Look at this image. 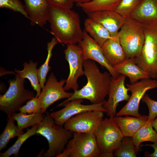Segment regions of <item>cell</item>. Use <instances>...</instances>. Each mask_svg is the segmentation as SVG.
<instances>
[{"label": "cell", "instance_id": "52a82bcc", "mask_svg": "<svg viewBox=\"0 0 157 157\" xmlns=\"http://www.w3.org/2000/svg\"><path fill=\"white\" fill-rule=\"evenodd\" d=\"M94 133L101 157H113L114 151L124 137L114 117L103 119Z\"/></svg>", "mask_w": 157, "mask_h": 157}, {"label": "cell", "instance_id": "83f0119b", "mask_svg": "<svg viewBox=\"0 0 157 157\" xmlns=\"http://www.w3.org/2000/svg\"><path fill=\"white\" fill-rule=\"evenodd\" d=\"M39 124L33 126L31 129H27L25 133L18 137L15 143L7 150L0 154V157H9L14 154L17 156L19 149L23 143L29 138L36 134V130Z\"/></svg>", "mask_w": 157, "mask_h": 157}, {"label": "cell", "instance_id": "74e56055", "mask_svg": "<svg viewBox=\"0 0 157 157\" xmlns=\"http://www.w3.org/2000/svg\"><path fill=\"white\" fill-rule=\"evenodd\" d=\"M74 3H83L88 2L93 0H74Z\"/></svg>", "mask_w": 157, "mask_h": 157}, {"label": "cell", "instance_id": "ba28073f", "mask_svg": "<svg viewBox=\"0 0 157 157\" xmlns=\"http://www.w3.org/2000/svg\"><path fill=\"white\" fill-rule=\"evenodd\" d=\"M57 157H101L94 133H73V137Z\"/></svg>", "mask_w": 157, "mask_h": 157}, {"label": "cell", "instance_id": "8992f818", "mask_svg": "<svg viewBox=\"0 0 157 157\" xmlns=\"http://www.w3.org/2000/svg\"><path fill=\"white\" fill-rule=\"evenodd\" d=\"M117 35L126 58H135L140 54L145 40L142 24L126 18Z\"/></svg>", "mask_w": 157, "mask_h": 157}, {"label": "cell", "instance_id": "e575fe53", "mask_svg": "<svg viewBox=\"0 0 157 157\" xmlns=\"http://www.w3.org/2000/svg\"><path fill=\"white\" fill-rule=\"evenodd\" d=\"M49 3L72 9L74 3V0H47Z\"/></svg>", "mask_w": 157, "mask_h": 157}, {"label": "cell", "instance_id": "d6986e66", "mask_svg": "<svg viewBox=\"0 0 157 157\" xmlns=\"http://www.w3.org/2000/svg\"><path fill=\"white\" fill-rule=\"evenodd\" d=\"M101 48L107 60L113 67L126 58L118 35L107 40Z\"/></svg>", "mask_w": 157, "mask_h": 157}, {"label": "cell", "instance_id": "8d00e7d4", "mask_svg": "<svg viewBox=\"0 0 157 157\" xmlns=\"http://www.w3.org/2000/svg\"><path fill=\"white\" fill-rule=\"evenodd\" d=\"M151 123L153 128L157 133V117L153 120Z\"/></svg>", "mask_w": 157, "mask_h": 157}, {"label": "cell", "instance_id": "8fae6325", "mask_svg": "<svg viewBox=\"0 0 157 157\" xmlns=\"http://www.w3.org/2000/svg\"><path fill=\"white\" fill-rule=\"evenodd\" d=\"M104 112L92 110L79 113L67 120L63 126L73 133H94L103 119Z\"/></svg>", "mask_w": 157, "mask_h": 157}, {"label": "cell", "instance_id": "30bf717a", "mask_svg": "<svg viewBox=\"0 0 157 157\" xmlns=\"http://www.w3.org/2000/svg\"><path fill=\"white\" fill-rule=\"evenodd\" d=\"M64 52L69 67V73L64 89L66 91L71 89L77 90L78 79L84 75L83 49L79 44H68Z\"/></svg>", "mask_w": 157, "mask_h": 157}, {"label": "cell", "instance_id": "44dd1931", "mask_svg": "<svg viewBox=\"0 0 157 157\" xmlns=\"http://www.w3.org/2000/svg\"><path fill=\"white\" fill-rule=\"evenodd\" d=\"M113 67L120 74L128 77L130 84L134 83L140 80L150 78L148 74L135 63L134 58H126Z\"/></svg>", "mask_w": 157, "mask_h": 157}, {"label": "cell", "instance_id": "7a4b0ae2", "mask_svg": "<svg viewBox=\"0 0 157 157\" xmlns=\"http://www.w3.org/2000/svg\"><path fill=\"white\" fill-rule=\"evenodd\" d=\"M84 75L87 82L81 89L74 91L72 95L57 107L63 106L67 103L76 99H86L92 104L104 103L108 94L111 76L108 72H101L96 63L88 60L83 63Z\"/></svg>", "mask_w": 157, "mask_h": 157}, {"label": "cell", "instance_id": "d6a6232c", "mask_svg": "<svg viewBox=\"0 0 157 157\" xmlns=\"http://www.w3.org/2000/svg\"><path fill=\"white\" fill-rule=\"evenodd\" d=\"M41 103L38 97H35L27 101L26 104L19 110L20 112L25 114L41 113Z\"/></svg>", "mask_w": 157, "mask_h": 157}, {"label": "cell", "instance_id": "5b68a950", "mask_svg": "<svg viewBox=\"0 0 157 157\" xmlns=\"http://www.w3.org/2000/svg\"><path fill=\"white\" fill-rule=\"evenodd\" d=\"M8 82L9 87L3 94L0 95V110L4 112L8 118L19 111L26 102L35 97L33 91L26 89L24 87L25 79L18 74Z\"/></svg>", "mask_w": 157, "mask_h": 157}, {"label": "cell", "instance_id": "4316f807", "mask_svg": "<svg viewBox=\"0 0 157 157\" xmlns=\"http://www.w3.org/2000/svg\"><path fill=\"white\" fill-rule=\"evenodd\" d=\"M8 118L6 126L0 135V150L5 148L10 140L13 138L18 137L24 133L15 124V121L10 117Z\"/></svg>", "mask_w": 157, "mask_h": 157}, {"label": "cell", "instance_id": "ffe728a7", "mask_svg": "<svg viewBox=\"0 0 157 157\" xmlns=\"http://www.w3.org/2000/svg\"><path fill=\"white\" fill-rule=\"evenodd\" d=\"M114 119L120 128L124 136L132 137L136 131L148 122V116L141 117L116 116Z\"/></svg>", "mask_w": 157, "mask_h": 157}, {"label": "cell", "instance_id": "277c9868", "mask_svg": "<svg viewBox=\"0 0 157 157\" xmlns=\"http://www.w3.org/2000/svg\"><path fill=\"white\" fill-rule=\"evenodd\" d=\"M142 24L144 42L140 53L134 60L150 78L156 79L157 76V22Z\"/></svg>", "mask_w": 157, "mask_h": 157}, {"label": "cell", "instance_id": "ac0fdd59", "mask_svg": "<svg viewBox=\"0 0 157 157\" xmlns=\"http://www.w3.org/2000/svg\"><path fill=\"white\" fill-rule=\"evenodd\" d=\"M129 17L142 24L157 22V0H141Z\"/></svg>", "mask_w": 157, "mask_h": 157}, {"label": "cell", "instance_id": "4dcf8cb0", "mask_svg": "<svg viewBox=\"0 0 157 157\" xmlns=\"http://www.w3.org/2000/svg\"><path fill=\"white\" fill-rule=\"evenodd\" d=\"M141 0H122L115 11L125 18L129 17L136 8Z\"/></svg>", "mask_w": 157, "mask_h": 157}, {"label": "cell", "instance_id": "f1b7e54d", "mask_svg": "<svg viewBox=\"0 0 157 157\" xmlns=\"http://www.w3.org/2000/svg\"><path fill=\"white\" fill-rule=\"evenodd\" d=\"M137 152L132 137L124 136L113 155V157H136Z\"/></svg>", "mask_w": 157, "mask_h": 157}, {"label": "cell", "instance_id": "cb8c5ba5", "mask_svg": "<svg viewBox=\"0 0 157 157\" xmlns=\"http://www.w3.org/2000/svg\"><path fill=\"white\" fill-rule=\"evenodd\" d=\"M122 0H93L88 2L76 3V5L87 14L99 10L115 11Z\"/></svg>", "mask_w": 157, "mask_h": 157}, {"label": "cell", "instance_id": "7c38bea8", "mask_svg": "<svg viewBox=\"0 0 157 157\" xmlns=\"http://www.w3.org/2000/svg\"><path fill=\"white\" fill-rule=\"evenodd\" d=\"M66 81L62 79L58 81L53 73H51L38 97L42 105V114L46 113L47 108L56 101L72 95L73 93L67 92L64 89Z\"/></svg>", "mask_w": 157, "mask_h": 157}, {"label": "cell", "instance_id": "d4e9b609", "mask_svg": "<svg viewBox=\"0 0 157 157\" xmlns=\"http://www.w3.org/2000/svg\"><path fill=\"white\" fill-rule=\"evenodd\" d=\"M151 123L148 122L140 128L132 137L137 152L139 150L141 143L147 141L154 143L157 141V133L154 129Z\"/></svg>", "mask_w": 157, "mask_h": 157}, {"label": "cell", "instance_id": "1f68e13d", "mask_svg": "<svg viewBox=\"0 0 157 157\" xmlns=\"http://www.w3.org/2000/svg\"><path fill=\"white\" fill-rule=\"evenodd\" d=\"M0 8L19 12L28 19L24 6L19 0H0Z\"/></svg>", "mask_w": 157, "mask_h": 157}, {"label": "cell", "instance_id": "3957f363", "mask_svg": "<svg viewBox=\"0 0 157 157\" xmlns=\"http://www.w3.org/2000/svg\"><path fill=\"white\" fill-rule=\"evenodd\" d=\"M46 113L38 124L36 134L44 137L48 142L49 149L43 156L57 157L73 137V133L63 126L57 125L49 113Z\"/></svg>", "mask_w": 157, "mask_h": 157}, {"label": "cell", "instance_id": "d590c367", "mask_svg": "<svg viewBox=\"0 0 157 157\" xmlns=\"http://www.w3.org/2000/svg\"><path fill=\"white\" fill-rule=\"evenodd\" d=\"M143 146L151 147L154 149V152L151 154L148 152H146L145 153V157H157V141L154 142L153 144H146L145 145H143Z\"/></svg>", "mask_w": 157, "mask_h": 157}, {"label": "cell", "instance_id": "f35d334b", "mask_svg": "<svg viewBox=\"0 0 157 157\" xmlns=\"http://www.w3.org/2000/svg\"><path fill=\"white\" fill-rule=\"evenodd\" d=\"M156 79L157 80V77H156Z\"/></svg>", "mask_w": 157, "mask_h": 157}, {"label": "cell", "instance_id": "e0dca14e", "mask_svg": "<svg viewBox=\"0 0 157 157\" xmlns=\"http://www.w3.org/2000/svg\"><path fill=\"white\" fill-rule=\"evenodd\" d=\"M32 26L42 27L48 21L49 3L47 0H23Z\"/></svg>", "mask_w": 157, "mask_h": 157}, {"label": "cell", "instance_id": "5bb4252c", "mask_svg": "<svg viewBox=\"0 0 157 157\" xmlns=\"http://www.w3.org/2000/svg\"><path fill=\"white\" fill-rule=\"evenodd\" d=\"M126 77L121 74L116 78L111 76L108 98L103 104L109 117L116 116L117 108L119 102L128 101L130 99V95L128 94L129 91L125 84Z\"/></svg>", "mask_w": 157, "mask_h": 157}, {"label": "cell", "instance_id": "6da1fadb", "mask_svg": "<svg viewBox=\"0 0 157 157\" xmlns=\"http://www.w3.org/2000/svg\"><path fill=\"white\" fill-rule=\"evenodd\" d=\"M49 3L48 21L50 33L58 43L76 44L80 42L83 38V31L79 14L71 9Z\"/></svg>", "mask_w": 157, "mask_h": 157}, {"label": "cell", "instance_id": "484cf974", "mask_svg": "<svg viewBox=\"0 0 157 157\" xmlns=\"http://www.w3.org/2000/svg\"><path fill=\"white\" fill-rule=\"evenodd\" d=\"M44 117L43 114L41 113L27 114L20 112L12 114L9 117L16 121L18 128L23 130L28 127L39 124L42 121Z\"/></svg>", "mask_w": 157, "mask_h": 157}, {"label": "cell", "instance_id": "7402d4cb", "mask_svg": "<svg viewBox=\"0 0 157 157\" xmlns=\"http://www.w3.org/2000/svg\"><path fill=\"white\" fill-rule=\"evenodd\" d=\"M84 26L85 31L101 47L107 40L113 38L103 26L88 17L85 19Z\"/></svg>", "mask_w": 157, "mask_h": 157}, {"label": "cell", "instance_id": "603a6c76", "mask_svg": "<svg viewBox=\"0 0 157 157\" xmlns=\"http://www.w3.org/2000/svg\"><path fill=\"white\" fill-rule=\"evenodd\" d=\"M38 63L30 60L28 63H24V68L22 70L15 69V72L21 78L28 79L30 81L31 86L36 92V97H38L41 92V89L38 77Z\"/></svg>", "mask_w": 157, "mask_h": 157}, {"label": "cell", "instance_id": "4fadbf2b", "mask_svg": "<svg viewBox=\"0 0 157 157\" xmlns=\"http://www.w3.org/2000/svg\"><path fill=\"white\" fill-rule=\"evenodd\" d=\"M78 44L83 49L84 61L89 59L97 62L102 67L105 68L113 78H116L120 75L107 60L101 47L85 30L83 31V38Z\"/></svg>", "mask_w": 157, "mask_h": 157}, {"label": "cell", "instance_id": "f546056e", "mask_svg": "<svg viewBox=\"0 0 157 157\" xmlns=\"http://www.w3.org/2000/svg\"><path fill=\"white\" fill-rule=\"evenodd\" d=\"M58 43L55 38L47 44V49L48 53L46 59L43 64L38 69V77L40 84L42 89L46 82L47 74L51 69L49 66L50 60L52 56V51L54 47Z\"/></svg>", "mask_w": 157, "mask_h": 157}, {"label": "cell", "instance_id": "836d02e7", "mask_svg": "<svg viewBox=\"0 0 157 157\" xmlns=\"http://www.w3.org/2000/svg\"><path fill=\"white\" fill-rule=\"evenodd\" d=\"M142 101L146 104L149 109L148 121L152 122L157 116V101L152 99L147 94H145L142 99Z\"/></svg>", "mask_w": 157, "mask_h": 157}, {"label": "cell", "instance_id": "2e32d148", "mask_svg": "<svg viewBox=\"0 0 157 157\" xmlns=\"http://www.w3.org/2000/svg\"><path fill=\"white\" fill-rule=\"evenodd\" d=\"M87 14L88 18L105 28L113 37L117 35L126 19L115 11L99 10Z\"/></svg>", "mask_w": 157, "mask_h": 157}, {"label": "cell", "instance_id": "9c48e42d", "mask_svg": "<svg viewBox=\"0 0 157 157\" xmlns=\"http://www.w3.org/2000/svg\"><path fill=\"white\" fill-rule=\"evenodd\" d=\"M126 86L131 94L127 103L116 114V116L141 117L142 115L139 112L140 101L147 91L157 88V81L151 78H145L133 84H127Z\"/></svg>", "mask_w": 157, "mask_h": 157}, {"label": "cell", "instance_id": "9a60e30c", "mask_svg": "<svg viewBox=\"0 0 157 157\" xmlns=\"http://www.w3.org/2000/svg\"><path fill=\"white\" fill-rule=\"evenodd\" d=\"M83 99H78L72 100L64 104L62 109L50 113L57 125L63 126L69 119L79 113L87 111L99 110L106 112L103 107L104 103L90 105L82 104Z\"/></svg>", "mask_w": 157, "mask_h": 157}]
</instances>
